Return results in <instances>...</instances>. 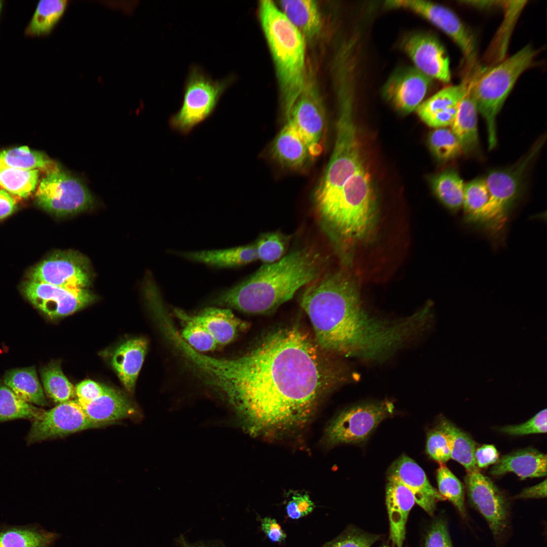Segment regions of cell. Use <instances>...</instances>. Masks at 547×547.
Returning <instances> with one entry per match:
<instances>
[{"label":"cell","mask_w":547,"mask_h":547,"mask_svg":"<svg viewBox=\"0 0 547 547\" xmlns=\"http://www.w3.org/2000/svg\"><path fill=\"white\" fill-rule=\"evenodd\" d=\"M187 361L241 413L251 434L267 438L304 427L325 394L345 377L297 327L270 333L238 357L214 358L191 349Z\"/></svg>","instance_id":"obj_1"},{"label":"cell","mask_w":547,"mask_h":547,"mask_svg":"<svg viewBox=\"0 0 547 547\" xmlns=\"http://www.w3.org/2000/svg\"><path fill=\"white\" fill-rule=\"evenodd\" d=\"M300 304L318 347L346 357L384 360L422 330L416 314L397 321L369 315L350 280L340 272H323L307 285Z\"/></svg>","instance_id":"obj_2"},{"label":"cell","mask_w":547,"mask_h":547,"mask_svg":"<svg viewBox=\"0 0 547 547\" xmlns=\"http://www.w3.org/2000/svg\"><path fill=\"white\" fill-rule=\"evenodd\" d=\"M324 256L316 247H295L279 260L264 264L246 280L217 293L213 303L243 312H272L324 272Z\"/></svg>","instance_id":"obj_3"},{"label":"cell","mask_w":547,"mask_h":547,"mask_svg":"<svg viewBox=\"0 0 547 547\" xmlns=\"http://www.w3.org/2000/svg\"><path fill=\"white\" fill-rule=\"evenodd\" d=\"M258 16L276 69L287 119L306 82L305 38L271 1H260Z\"/></svg>","instance_id":"obj_4"},{"label":"cell","mask_w":547,"mask_h":547,"mask_svg":"<svg viewBox=\"0 0 547 547\" xmlns=\"http://www.w3.org/2000/svg\"><path fill=\"white\" fill-rule=\"evenodd\" d=\"M375 203L373 180L364 166L333 198L315 208L324 229L332 237L344 240L360 238L366 233L374 215Z\"/></svg>","instance_id":"obj_5"},{"label":"cell","mask_w":547,"mask_h":547,"mask_svg":"<svg viewBox=\"0 0 547 547\" xmlns=\"http://www.w3.org/2000/svg\"><path fill=\"white\" fill-rule=\"evenodd\" d=\"M339 112L333 151L315 189V206L333 198L345 182L364 166L353 116L351 95H338Z\"/></svg>","instance_id":"obj_6"},{"label":"cell","mask_w":547,"mask_h":547,"mask_svg":"<svg viewBox=\"0 0 547 547\" xmlns=\"http://www.w3.org/2000/svg\"><path fill=\"white\" fill-rule=\"evenodd\" d=\"M536 52L526 45L498 65L472 80L478 111L487 125L489 149L496 145V118L520 75L532 63Z\"/></svg>","instance_id":"obj_7"},{"label":"cell","mask_w":547,"mask_h":547,"mask_svg":"<svg viewBox=\"0 0 547 547\" xmlns=\"http://www.w3.org/2000/svg\"><path fill=\"white\" fill-rule=\"evenodd\" d=\"M542 142H537L513 166L491 171L488 174L485 179L489 198L480 214L477 226L492 232L502 229L519 197L526 170L539 151Z\"/></svg>","instance_id":"obj_8"},{"label":"cell","mask_w":547,"mask_h":547,"mask_svg":"<svg viewBox=\"0 0 547 547\" xmlns=\"http://www.w3.org/2000/svg\"><path fill=\"white\" fill-rule=\"evenodd\" d=\"M233 79L230 75L214 80L200 66L191 65L184 84L181 106L170 118L171 127L182 134L190 132L212 114Z\"/></svg>","instance_id":"obj_9"},{"label":"cell","mask_w":547,"mask_h":547,"mask_svg":"<svg viewBox=\"0 0 547 547\" xmlns=\"http://www.w3.org/2000/svg\"><path fill=\"white\" fill-rule=\"evenodd\" d=\"M37 204L57 216L73 214L89 209L93 198L77 178L58 166L46 174L35 193Z\"/></svg>","instance_id":"obj_10"},{"label":"cell","mask_w":547,"mask_h":547,"mask_svg":"<svg viewBox=\"0 0 547 547\" xmlns=\"http://www.w3.org/2000/svg\"><path fill=\"white\" fill-rule=\"evenodd\" d=\"M394 411V405L388 401L349 408L340 413L329 424L325 433L326 441L332 446L363 442Z\"/></svg>","instance_id":"obj_11"},{"label":"cell","mask_w":547,"mask_h":547,"mask_svg":"<svg viewBox=\"0 0 547 547\" xmlns=\"http://www.w3.org/2000/svg\"><path fill=\"white\" fill-rule=\"evenodd\" d=\"M464 483L468 499L487 522L496 541L509 527L510 503L501 491L479 468L466 472Z\"/></svg>","instance_id":"obj_12"},{"label":"cell","mask_w":547,"mask_h":547,"mask_svg":"<svg viewBox=\"0 0 547 547\" xmlns=\"http://www.w3.org/2000/svg\"><path fill=\"white\" fill-rule=\"evenodd\" d=\"M106 425L90 419L77 401L69 400L49 410H43L33 420L26 440L32 444Z\"/></svg>","instance_id":"obj_13"},{"label":"cell","mask_w":547,"mask_h":547,"mask_svg":"<svg viewBox=\"0 0 547 547\" xmlns=\"http://www.w3.org/2000/svg\"><path fill=\"white\" fill-rule=\"evenodd\" d=\"M324 105L316 83L307 75L304 87L293 105L287 122L294 127L308 147L310 156H317L326 124Z\"/></svg>","instance_id":"obj_14"},{"label":"cell","mask_w":547,"mask_h":547,"mask_svg":"<svg viewBox=\"0 0 547 547\" xmlns=\"http://www.w3.org/2000/svg\"><path fill=\"white\" fill-rule=\"evenodd\" d=\"M385 5L390 8L408 10L423 17L454 42L468 62L473 63L476 59L477 47L473 35L456 14L449 8L422 0L388 1Z\"/></svg>","instance_id":"obj_15"},{"label":"cell","mask_w":547,"mask_h":547,"mask_svg":"<svg viewBox=\"0 0 547 547\" xmlns=\"http://www.w3.org/2000/svg\"><path fill=\"white\" fill-rule=\"evenodd\" d=\"M23 292L42 312L52 319L66 316L91 303L95 298L87 289H70L29 280Z\"/></svg>","instance_id":"obj_16"},{"label":"cell","mask_w":547,"mask_h":547,"mask_svg":"<svg viewBox=\"0 0 547 547\" xmlns=\"http://www.w3.org/2000/svg\"><path fill=\"white\" fill-rule=\"evenodd\" d=\"M30 280L70 289H86L91 275L85 257L73 251L57 252L33 268Z\"/></svg>","instance_id":"obj_17"},{"label":"cell","mask_w":547,"mask_h":547,"mask_svg":"<svg viewBox=\"0 0 547 547\" xmlns=\"http://www.w3.org/2000/svg\"><path fill=\"white\" fill-rule=\"evenodd\" d=\"M402 44L416 69L432 79L450 82L449 59L436 37L428 33L414 32L406 36Z\"/></svg>","instance_id":"obj_18"},{"label":"cell","mask_w":547,"mask_h":547,"mask_svg":"<svg viewBox=\"0 0 547 547\" xmlns=\"http://www.w3.org/2000/svg\"><path fill=\"white\" fill-rule=\"evenodd\" d=\"M432 81L415 67L401 68L389 77L382 93L397 109L410 113L422 102Z\"/></svg>","instance_id":"obj_19"},{"label":"cell","mask_w":547,"mask_h":547,"mask_svg":"<svg viewBox=\"0 0 547 547\" xmlns=\"http://www.w3.org/2000/svg\"><path fill=\"white\" fill-rule=\"evenodd\" d=\"M388 481L403 485L413 495L415 502L429 515H434L438 502L445 499L430 483L423 469L412 459L403 454L390 465Z\"/></svg>","instance_id":"obj_20"},{"label":"cell","mask_w":547,"mask_h":547,"mask_svg":"<svg viewBox=\"0 0 547 547\" xmlns=\"http://www.w3.org/2000/svg\"><path fill=\"white\" fill-rule=\"evenodd\" d=\"M470 81L446 87L422 102L416 111L420 119L427 125L435 128L451 126L456 116L460 103L465 95Z\"/></svg>","instance_id":"obj_21"},{"label":"cell","mask_w":547,"mask_h":547,"mask_svg":"<svg viewBox=\"0 0 547 547\" xmlns=\"http://www.w3.org/2000/svg\"><path fill=\"white\" fill-rule=\"evenodd\" d=\"M415 503L413 495L408 488L396 482H387L385 503L389 524V536L396 547H403L409 514Z\"/></svg>","instance_id":"obj_22"},{"label":"cell","mask_w":547,"mask_h":547,"mask_svg":"<svg viewBox=\"0 0 547 547\" xmlns=\"http://www.w3.org/2000/svg\"><path fill=\"white\" fill-rule=\"evenodd\" d=\"M181 311L185 317L204 327L218 345L231 342L246 327V324L237 318L229 308L209 307L194 315Z\"/></svg>","instance_id":"obj_23"},{"label":"cell","mask_w":547,"mask_h":547,"mask_svg":"<svg viewBox=\"0 0 547 547\" xmlns=\"http://www.w3.org/2000/svg\"><path fill=\"white\" fill-rule=\"evenodd\" d=\"M514 473L520 479L546 475V455L531 447L519 449L499 458L490 468L491 476Z\"/></svg>","instance_id":"obj_24"},{"label":"cell","mask_w":547,"mask_h":547,"mask_svg":"<svg viewBox=\"0 0 547 547\" xmlns=\"http://www.w3.org/2000/svg\"><path fill=\"white\" fill-rule=\"evenodd\" d=\"M147 341L135 338L121 344L114 351L111 364L129 392H133L147 350Z\"/></svg>","instance_id":"obj_25"},{"label":"cell","mask_w":547,"mask_h":547,"mask_svg":"<svg viewBox=\"0 0 547 547\" xmlns=\"http://www.w3.org/2000/svg\"><path fill=\"white\" fill-rule=\"evenodd\" d=\"M77 402L88 417L98 423L109 424L111 422L129 417L134 411L129 399L112 388L94 400L77 399Z\"/></svg>","instance_id":"obj_26"},{"label":"cell","mask_w":547,"mask_h":547,"mask_svg":"<svg viewBox=\"0 0 547 547\" xmlns=\"http://www.w3.org/2000/svg\"><path fill=\"white\" fill-rule=\"evenodd\" d=\"M176 254L187 260L218 268L237 267L258 260L254 243L224 249L178 252Z\"/></svg>","instance_id":"obj_27"},{"label":"cell","mask_w":547,"mask_h":547,"mask_svg":"<svg viewBox=\"0 0 547 547\" xmlns=\"http://www.w3.org/2000/svg\"><path fill=\"white\" fill-rule=\"evenodd\" d=\"M478 108L472 89V80L462 99L451 130L458 139L462 152L470 153L479 145L477 129Z\"/></svg>","instance_id":"obj_28"},{"label":"cell","mask_w":547,"mask_h":547,"mask_svg":"<svg viewBox=\"0 0 547 547\" xmlns=\"http://www.w3.org/2000/svg\"><path fill=\"white\" fill-rule=\"evenodd\" d=\"M271 151L280 164L294 169L302 167L310 155L305 142L289 122L277 135Z\"/></svg>","instance_id":"obj_29"},{"label":"cell","mask_w":547,"mask_h":547,"mask_svg":"<svg viewBox=\"0 0 547 547\" xmlns=\"http://www.w3.org/2000/svg\"><path fill=\"white\" fill-rule=\"evenodd\" d=\"M279 3L282 12L305 38H313L320 33L322 20L316 1L286 0Z\"/></svg>","instance_id":"obj_30"},{"label":"cell","mask_w":547,"mask_h":547,"mask_svg":"<svg viewBox=\"0 0 547 547\" xmlns=\"http://www.w3.org/2000/svg\"><path fill=\"white\" fill-rule=\"evenodd\" d=\"M59 537V534L36 526L0 528V547H52Z\"/></svg>","instance_id":"obj_31"},{"label":"cell","mask_w":547,"mask_h":547,"mask_svg":"<svg viewBox=\"0 0 547 547\" xmlns=\"http://www.w3.org/2000/svg\"><path fill=\"white\" fill-rule=\"evenodd\" d=\"M438 427L446 437L450 458L461 464L466 472L478 468L475 458L476 443L470 435L445 418L440 420Z\"/></svg>","instance_id":"obj_32"},{"label":"cell","mask_w":547,"mask_h":547,"mask_svg":"<svg viewBox=\"0 0 547 547\" xmlns=\"http://www.w3.org/2000/svg\"><path fill=\"white\" fill-rule=\"evenodd\" d=\"M4 382L25 401L41 406L47 405L34 367L10 370L5 374Z\"/></svg>","instance_id":"obj_33"},{"label":"cell","mask_w":547,"mask_h":547,"mask_svg":"<svg viewBox=\"0 0 547 547\" xmlns=\"http://www.w3.org/2000/svg\"><path fill=\"white\" fill-rule=\"evenodd\" d=\"M58 165L44 153L27 146L0 151V166L23 170H38L48 173Z\"/></svg>","instance_id":"obj_34"},{"label":"cell","mask_w":547,"mask_h":547,"mask_svg":"<svg viewBox=\"0 0 547 547\" xmlns=\"http://www.w3.org/2000/svg\"><path fill=\"white\" fill-rule=\"evenodd\" d=\"M68 1L42 0L39 1L35 10L25 30L29 36H40L51 32L63 16Z\"/></svg>","instance_id":"obj_35"},{"label":"cell","mask_w":547,"mask_h":547,"mask_svg":"<svg viewBox=\"0 0 547 547\" xmlns=\"http://www.w3.org/2000/svg\"><path fill=\"white\" fill-rule=\"evenodd\" d=\"M433 190L439 200L449 210H458L462 206L464 184L454 170H447L431 179Z\"/></svg>","instance_id":"obj_36"},{"label":"cell","mask_w":547,"mask_h":547,"mask_svg":"<svg viewBox=\"0 0 547 547\" xmlns=\"http://www.w3.org/2000/svg\"><path fill=\"white\" fill-rule=\"evenodd\" d=\"M39 170L0 166V187L21 198L29 196L36 188Z\"/></svg>","instance_id":"obj_37"},{"label":"cell","mask_w":547,"mask_h":547,"mask_svg":"<svg viewBox=\"0 0 547 547\" xmlns=\"http://www.w3.org/2000/svg\"><path fill=\"white\" fill-rule=\"evenodd\" d=\"M41 378L46 393L54 402L61 403L75 396V387L63 374L59 362H52L42 368Z\"/></svg>","instance_id":"obj_38"},{"label":"cell","mask_w":547,"mask_h":547,"mask_svg":"<svg viewBox=\"0 0 547 547\" xmlns=\"http://www.w3.org/2000/svg\"><path fill=\"white\" fill-rule=\"evenodd\" d=\"M43 410L20 398L6 385L0 384V423L18 419L33 420Z\"/></svg>","instance_id":"obj_39"},{"label":"cell","mask_w":547,"mask_h":547,"mask_svg":"<svg viewBox=\"0 0 547 547\" xmlns=\"http://www.w3.org/2000/svg\"><path fill=\"white\" fill-rule=\"evenodd\" d=\"M489 198L484 178H476L464 184L462 206L466 222L477 225L480 214Z\"/></svg>","instance_id":"obj_40"},{"label":"cell","mask_w":547,"mask_h":547,"mask_svg":"<svg viewBox=\"0 0 547 547\" xmlns=\"http://www.w3.org/2000/svg\"><path fill=\"white\" fill-rule=\"evenodd\" d=\"M438 492L450 501L463 518L466 516L464 503V490L460 480L444 464L440 463L437 471Z\"/></svg>","instance_id":"obj_41"},{"label":"cell","mask_w":547,"mask_h":547,"mask_svg":"<svg viewBox=\"0 0 547 547\" xmlns=\"http://www.w3.org/2000/svg\"><path fill=\"white\" fill-rule=\"evenodd\" d=\"M291 237L280 231L264 233L255 244L258 259L264 264L275 262L287 253Z\"/></svg>","instance_id":"obj_42"},{"label":"cell","mask_w":547,"mask_h":547,"mask_svg":"<svg viewBox=\"0 0 547 547\" xmlns=\"http://www.w3.org/2000/svg\"><path fill=\"white\" fill-rule=\"evenodd\" d=\"M429 149L439 161L445 162L458 157L462 152L460 144L451 129L436 128L428 137Z\"/></svg>","instance_id":"obj_43"},{"label":"cell","mask_w":547,"mask_h":547,"mask_svg":"<svg viewBox=\"0 0 547 547\" xmlns=\"http://www.w3.org/2000/svg\"><path fill=\"white\" fill-rule=\"evenodd\" d=\"M176 316L183 325L181 333L182 339L192 348L200 352L212 351L215 349L218 344L213 336L202 326L187 318L181 309H175Z\"/></svg>","instance_id":"obj_44"},{"label":"cell","mask_w":547,"mask_h":547,"mask_svg":"<svg viewBox=\"0 0 547 547\" xmlns=\"http://www.w3.org/2000/svg\"><path fill=\"white\" fill-rule=\"evenodd\" d=\"M499 431L510 436L545 434L546 433V409L540 411L524 423L504 426L501 427Z\"/></svg>","instance_id":"obj_45"},{"label":"cell","mask_w":547,"mask_h":547,"mask_svg":"<svg viewBox=\"0 0 547 547\" xmlns=\"http://www.w3.org/2000/svg\"><path fill=\"white\" fill-rule=\"evenodd\" d=\"M426 452L430 458L441 464L450 459L447 439L438 427L431 429L427 433Z\"/></svg>","instance_id":"obj_46"},{"label":"cell","mask_w":547,"mask_h":547,"mask_svg":"<svg viewBox=\"0 0 547 547\" xmlns=\"http://www.w3.org/2000/svg\"><path fill=\"white\" fill-rule=\"evenodd\" d=\"M378 538L377 535L351 531L326 543L323 547H371Z\"/></svg>","instance_id":"obj_47"},{"label":"cell","mask_w":547,"mask_h":547,"mask_svg":"<svg viewBox=\"0 0 547 547\" xmlns=\"http://www.w3.org/2000/svg\"><path fill=\"white\" fill-rule=\"evenodd\" d=\"M424 547H453L445 519H438L433 523L427 534Z\"/></svg>","instance_id":"obj_48"},{"label":"cell","mask_w":547,"mask_h":547,"mask_svg":"<svg viewBox=\"0 0 547 547\" xmlns=\"http://www.w3.org/2000/svg\"><path fill=\"white\" fill-rule=\"evenodd\" d=\"M314 508L315 504L308 494L298 493L292 496L286 510L290 518L298 519L309 514Z\"/></svg>","instance_id":"obj_49"},{"label":"cell","mask_w":547,"mask_h":547,"mask_svg":"<svg viewBox=\"0 0 547 547\" xmlns=\"http://www.w3.org/2000/svg\"><path fill=\"white\" fill-rule=\"evenodd\" d=\"M110 387L90 379L83 380L75 387L78 399L87 401L94 400L107 393Z\"/></svg>","instance_id":"obj_50"},{"label":"cell","mask_w":547,"mask_h":547,"mask_svg":"<svg viewBox=\"0 0 547 547\" xmlns=\"http://www.w3.org/2000/svg\"><path fill=\"white\" fill-rule=\"evenodd\" d=\"M475 458L478 467L484 468L496 462L499 456L495 446L485 444L476 449Z\"/></svg>","instance_id":"obj_51"},{"label":"cell","mask_w":547,"mask_h":547,"mask_svg":"<svg viewBox=\"0 0 547 547\" xmlns=\"http://www.w3.org/2000/svg\"><path fill=\"white\" fill-rule=\"evenodd\" d=\"M261 529L267 537L272 542H280L286 538V534L276 520L265 517L261 521Z\"/></svg>","instance_id":"obj_52"},{"label":"cell","mask_w":547,"mask_h":547,"mask_svg":"<svg viewBox=\"0 0 547 547\" xmlns=\"http://www.w3.org/2000/svg\"><path fill=\"white\" fill-rule=\"evenodd\" d=\"M20 199L21 198L5 189H0V219L8 216L13 212Z\"/></svg>","instance_id":"obj_53"},{"label":"cell","mask_w":547,"mask_h":547,"mask_svg":"<svg viewBox=\"0 0 547 547\" xmlns=\"http://www.w3.org/2000/svg\"><path fill=\"white\" fill-rule=\"evenodd\" d=\"M546 497V479L533 486L524 489L516 495L518 499L543 498Z\"/></svg>","instance_id":"obj_54"},{"label":"cell","mask_w":547,"mask_h":547,"mask_svg":"<svg viewBox=\"0 0 547 547\" xmlns=\"http://www.w3.org/2000/svg\"><path fill=\"white\" fill-rule=\"evenodd\" d=\"M179 541L181 547H218L217 545L213 543H190L182 536L179 538Z\"/></svg>","instance_id":"obj_55"},{"label":"cell","mask_w":547,"mask_h":547,"mask_svg":"<svg viewBox=\"0 0 547 547\" xmlns=\"http://www.w3.org/2000/svg\"><path fill=\"white\" fill-rule=\"evenodd\" d=\"M468 4L478 8H489L498 5L499 1H467Z\"/></svg>","instance_id":"obj_56"},{"label":"cell","mask_w":547,"mask_h":547,"mask_svg":"<svg viewBox=\"0 0 547 547\" xmlns=\"http://www.w3.org/2000/svg\"><path fill=\"white\" fill-rule=\"evenodd\" d=\"M3 7V1L0 0V14H1V12L2 11Z\"/></svg>","instance_id":"obj_57"},{"label":"cell","mask_w":547,"mask_h":547,"mask_svg":"<svg viewBox=\"0 0 547 547\" xmlns=\"http://www.w3.org/2000/svg\"><path fill=\"white\" fill-rule=\"evenodd\" d=\"M384 547H386V546H384Z\"/></svg>","instance_id":"obj_58"}]
</instances>
